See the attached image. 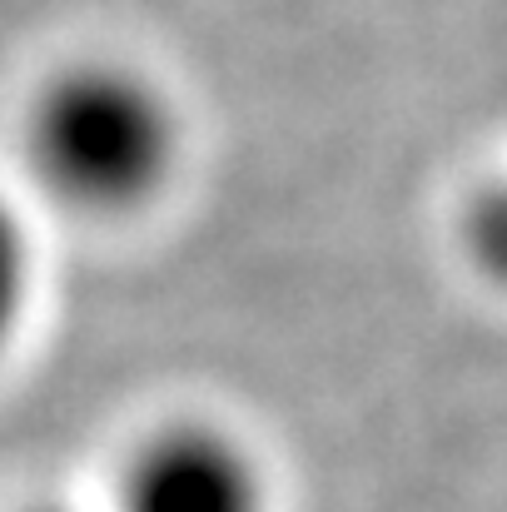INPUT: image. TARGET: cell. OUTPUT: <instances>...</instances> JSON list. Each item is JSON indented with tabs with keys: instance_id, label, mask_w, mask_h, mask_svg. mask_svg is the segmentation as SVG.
Wrapping results in <instances>:
<instances>
[{
	"instance_id": "277c9868",
	"label": "cell",
	"mask_w": 507,
	"mask_h": 512,
	"mask_svg": "<svg viewBox=\"0 0 507 512\" xmlns=\"http://www.w3.org/2000/svg\"><path fill=\"white\" fill-rule=\"evenodd\" d=\"M463 244H468V259L478 264V274L507 289V174L488 179L473 194V204L463 214Z\"/></svg>"
},
{
	"instance_id": "5b68a950",
	"label": "cell",
	"mask_w": 507,
	"mask_h": 512,
	"mask_svg": "<svg viewBox=\"0 0 507 512\" xmlns=\"http://www.w3.org/2000/svg\"><path fill=\"white\" fill-rule=\"evenodd\" d=\"M30 512H65V508H30Z\"/></svg>"
},
{
	"instance_id": "3957f363",
	"label": "cell",
	"mask_w": 507,
	"mask_h": 512,
	"mask_svg": "<svg viewBox=\"0 0 507 512\" xmlns=\"http://www.w3.org/2000/svg\"><path fill=\"white\" fill-rule=\"evenodd\" d=\"M30 289H35V244L20 209L0 194V358L25 324Z\"/></svg>"
},
{
	"instance_id": "7a4b0ae2",
	"label": "cell",
	"mask_w": 507,
	"mask_h": 512,
	"mask_svg": "<svg viewBox=\"0 0 507 512\" xmlns=\"http://www.w3.org/2000/svg\"><path fill=\"white\" fill-rule=\"evenodd\" d=\"M120 512H269L259 458L219 423L155 428L120 473Z\"/></svg>"
},
{
	"instance_id": "6da1fadb",
	"label": "cell",
	"mask_w": 507,
	"mask_h": 512,
	"mask_svg": "<svg viewBox=\"0 0 507 512\" xmlns=\"http://www.w3.org/2000/svg\"><path fill=\"white\" fill-rule=\"evenodd\" d=\"M25 165L75 214L145 209L179 165V110L125 60H70L45 75L20 120Z\"/></svg>"
}]
</instances>
